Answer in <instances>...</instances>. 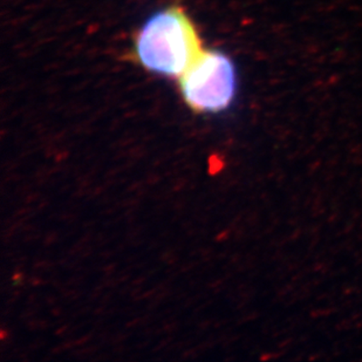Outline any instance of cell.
<instances>
[{"instance_id":"cell-2","label":"cell","mask_w":362,"mask_h":362,"mask_svg":"<svg viewBox=\"0 0 362 362\" xmlns=\"http://www.w3.org/2000/svg\"><path fill=\"white\" fill-rule=\"evenodd\" d=\"M185 103L197 113H218L229 108L237 93V72L228 55L203 49L180 78Z\"/></svg>"},{"instance_id":"cell-1","label":"cell","mask_w":362,"mask_h":362,"mask_svg":"<svg viewBox=\"0 0 362 362\" xmlns=\"http://www.w3.org/2000/svg\"><path fill=\"white\" fill-rule=\"evenodd\" d=\"M202 51L195 24L178 6L148 18L134 41L136 62L149 72L168 78H180Z\"/></svg>"}]
</instances>
